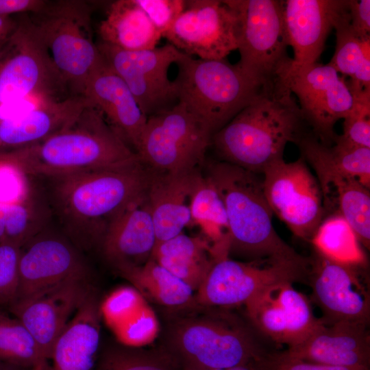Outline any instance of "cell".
I'll use <instances>...</instances> for the list:
<instances>
[{"mask_svg": "<svg viewBox=\"0 0 370 370\" xmlns=\"http://www.w3.org/2000/svg\"><path fill=\"white\" fill-rule=\"evenodd\" d=\"M348 8V0L283 1L282 20L287 46L298 64L317 62L337 19Z\"/></svg>", "mask_w": 370, "mask_h": 370, "instance_id": "obj_20", "label": "cell"}, {"mask_svg": "<svg viewBox=\"0 0 370 370\" xmlns=\"http://www.w3.org/2000/svg\"><path fill=\"white\" fill-rule=\"evenodd\" d=\"M351 28L359 38H370V1L348 0Z\"/></svg>", "mask_w": 370, "mask_h": 370, "instance_id": "obj_44", "label": "cell"}, {"mask_svg": "<svg viewBox=\"0 0 370 370\" xmlns=\"http://www.w3.org/2000/svg\"><path fill=\"white\" fill-rule=\"evenodd\" d=\"M89 277L79 249L68 238L44 230L21 248L16 300L69 279Z\"/></svg>", "mask_w": 370, "mask_h": 370, "instance_id": "obj_18", "label": "cell"}, {"mask_svg": "<svg viewBox=\"0 0 370 370\" xmlns=\"http://www.w3.org/2000/svg\"><path fill=\"white\" fill-rule=\"evenodd\" d=\"M212 134L179 102L147 117L136 153L154 172L199 169Z\"/></svg>", "mask_w": 370, "mask_h": 370, "instance_id": "obj_8", "label": "cell"}, {"mask_svg": "<svg viewBox=\"0 0 370 370\" xmlns=\"http://www.w3.org/2000/svg\"><path fill=\"white\" fill-rule=\"evenodd\" d=\"M101 308L91 289L57 338L49 370H93L100 346Z\"/></svg>", "mask_w": 370, "mask_h": 370, "instance_id": "obj_26", "label": "cell"}, {"mask_svg": "<svg viewBox=\"0 0 370 370\" xmlns=\"http://www.w3.org/2000/svg\"><path fill=\"white\" fill-rule=\"evenodd\" d=\"M349 90L352 108L343 119V132L336 138L351 146L370 148V90Z\"/></svg>", "mask_w": 370, "mask_h": 370, "instance_id": "obj_39", "label": "cell"}, {"mask_svg": "<svg viewBox=\"0 0 370 370\" xmlns=\"http://www.w3.org/2000/svg\"><path fill=\"white\" fill-rule=\"evenodd\" d=\"M196 291L214 260L212 245L202 236L183 234L157 243L151 256Z\"/></svg>", "mask_w": 370, "mask_h": 370, "instance_id": "obj_29", "label": "cell"}, {"mask_svg": "<svg viewBox=\"0 0 370 370\" xmlns=\"http://www.w3.org/2000/svg\"><path fill=\"white\" fill-rule=\"evenodd\" d=\"M277 77L298 99L304 122L323 144L332 145L334 126L349 114L353 102L347 80L329 64H298L292 58L282 64Z\"/></svg>", "mask_w": 370, "mask_h": 370, "instance_id": "obj_9", "label": "cell"}, {"mask_svg": "<svg viewBox=\"0 0 370 370\" xmlns=\"http://www.w3.org/2000/svg\"><path fill=\"white\" fill-rule=\"evenodd\" d=\"M238 21L236 66L261 86L275 81L289 58L283 28V1L225 0Z\"/></svg>", "mask_w": 370, "mask_h": 370, "instance_id": "obj_10", "label": "cell"}, {"mask_svg": "<svg viewBox=\"0 0 370 370\" xmlns=\"http://www.w3.org/2000/svg\"><path fill=\"white\" fill-rule=\"evenodd\" d=\"M325 209L335 203L361 245H370L369 188L355 178L344 177L332 182L323 195Z\"/></svg>", "mask_w": 370, "mask_h": 370, "instance_id": "obj_32", "label": "cell"}, {"mask_svg": "<svg viewBox=\"0 0 370 370\" xmlns=\"http://www.w3.org/2000/svg\"><path fill=\"white\" fill-rule=\"evenodd\" d=\"M262 187L273 212L292 233L310 240L324 219L325 209L319 183L306 160H280L264 171Z\"/></svg>", "mask_w": 370, "mask_h": 370, "instance_id": "obj_12", "label": "cell"}, {"mask_svg": "<svg viewBox=\"0 0 370 370\" xmlns=\"http://www.w3.org/2000/svg\"><path fill=\"white\" fill-rule=\"evenodd\" d=\"M31 20L71 95H83L89 77L104 62L92 41L86 2H47Z\"/></svg>", "mask_w": 370, "mask_h": 370, "instance_id": "obj_7", "label": "cell"}, {"mask_svg": "<svg viewBox=\"0 0 370 370\" xmlns=\"http://www.w3.org/2000/svg\"><path fill=\"white\" fill-rule=\"evenodd\" d=\"M10 41V40H9ZM8 44H9V42H8V44L3 47V48L0 49V60L3 57V56L5 55V53H6L7 51V49H8Z\"/></svg>", "mask_w": 370, "mask_h": 370, "instance_id": "obj_51", "label": "cell"}, {"mask_svg": "<svg viewBox=\"0 0 370 370\" xmlns=\"http://www.w3.org/2000/svg\"><path fill=\"white\" fill-rule=\"evenodd\" d=\"M298 103L277 77L257 95L211 139L222 161L256 174L284 159L288 143L302 132Z\"/></svg>", "mask_w": 370, "mask_h": 370, "instance_id": "obj_2", "label": "cell"}, {"mask_svg": "<svg viewBox=\"0 0 370 370\" xmlns=\"http://www.w3.org/2000/svg\"><path fill=\"white\" fill-rule=\"evenodd\" d=\"M162 37L170 29L186 5L184 0H135Z\"/></svg>", "mask_w": 370, "mask_h": 370, "instance_id": "obj_42", "label": "cell"}, {"mask_svg": "<svg viewBox=\"0 0 370 370\" xmlns=\"http://www.w3.org/2000/svg\"><path fill=\"white\" fill-rule=\"evenodd\" d=\"M190 214L191 225L208 223L228 230L223 199L210 179L202 173L193 194Z\"/></svg>", "mask_w": 370, "mask_h": 370, "instance_id": "obj_38", "label": "cell"}, {"mask_svg": "<svg viewBox=\"0 0 370 370\" xmlns=\"http://www.w3.org/2000/svg\"><path fill=\"white\" fill-rule=\"evenodd\" d=\"M224 308L198 304L179 310L167 328L165 348L183 370L224 369L255 363L268 352L252 330Z\"/></svg>", "mask_w": 370, "mask_h": 370, "instance_id": "obj_5", "label": "cell"}, {"mask_svg": "<svg viewBox=\"0 0 370 370\" xmlns=\"http://www.w3.org/2000/svg\"><path fill=\"white\" fill-rule=\"evenodd\" d=\"M310 262H240L225 256L216 258L196 291L195 301L228 308L245 305L267 287L283 281L295 282L309 272Z\"/></svg>", "mask_w": 370, "mask_h": 370, "instance_id": "obj_13", "label": "cell"}, {"mask_svg": "<svg viewBox=\"0 0 370 370\" xmlns=\"http://www.w3.org/2000/svg\"><path fill=\"white\" fill-rule=\"evenodd\" d=\"M5 242L3 206L0 204V243Z\"/></svg>", "mask_w": 370, "mask_h": 370, "instance_id": "obj_48", "label": "cell"}, {"mask_svg": "<svg viewBox=\"0 0 370 370\" xmlns=\"http://www.w3.org/2000/svg\"><path fill=\"white\" fill-rule=\"evenodd\" d=\"M21 247L0 243V306H10L17 298Z\"/></svg>", "mask_w": 370, "mask_h": 370, "instance_id": "obj_40", "label": "cell"}, {"mask_svg": "<svg viewBox=\"0 0 370 370\" xmlns=\"http://www.w3.org/2000/svg\"><path fill=\"white\" fill-rule=\"evenodd\" d=\"M93 370H183L178 360L164 347L143 349L116 345L98 357Z\"/></svg>", "mask_w": 370, "mask_h": 370, "instance_id": "obj_35", "label": "cell"}, {"mask_svg": "<svg viewBox=\"0 0 370 370\" xmlns=\"http://www.w3.org/2000/svg\"><path fill=\"white\" fill-rule=\"evenodd\" d=\"M99 34L101 42L127 51L153 49L162 38L135 0L112 2L99 25Z\"/></svg>", "mask_w": 370, "mask_h": 370, "instance_id": "obj_28", "label": "cell"}, {"mask_svg": "<svg viewBox=\"0 0 370 370\" xmlns=\"http://www.w3.org/2000/svg\"><path fill=\"white\" fill-rule=\"evenodd\" d=\"M43 358L37 342L21 321L0 310V360L30 369Z\"/></svg>", "mask_w": 370, "mask_h": 370, "instance_id": "obj_37", "label": "cell"}, {"mask_svg": "<svg viewBox=\"0 0 370 370\" xmlns=\"http://www.w3.org/2000/svg\"><path fill=\"white\" fill-rule=\"evenodd\" d=\"M206 175L225 206L230 255L252 262L306 260L286 243L272 224L273 212L258 174L225 161L206 164Z\"/></svg>", "mask_w": 370, "mask_h": 370, "instance_id": "obj_4", "label": "cell"}, {"mask_svg": "<svg viewBox=\"0 0 370 370\" xmlns=\"http://www.w3.org/2000/svg\"><path fill=\"white\" fill-rule=\"evenodd\" d=\"M6 153L25 175L45 178L121 169L141 162L92 105L84 108L66 130L39 143Z\"/></svg>", "mask_w": 370, "mask_h": 370, "instance_id": "obj_3", "label": "cell"}, {"mask_svg": "<svg viewBox=\"0 0 370 370\" xmlns=\"http://www.w3.org/2000/svg\"><path fill=\"white\" fill-rule=\"evenodd\" d=\"M168 43L202 60H223L238 49V21L223 1H186L185 8L163 35Z\"/></svg>", "mask_w": 370, "mask_h": 370, "instance_id": "obj_15", "label": "cell"}, {"mask_svg": "<svg viewBox=\"0 0 370 370\" xmlns=\"http://www.w3.org/2000/svg\"><path fill=\"white\" fill-rule=\"evenodd\" d=\"M17 25L18 20L10 16H0V49L8 44Z\"/></svg>", "mask_w": 370, "mask_h": 370, "instance_id": "obj_46", "label": "cell"}, {"mask_svg": "<svg viewBox=\"0 0 370 370\" xmlns=\"http://www.w3.org/2000/svg\"><path fill=\"white\" fill-rule=\"evenodd\" d=\"M102 312L112 323H120L119 335L125 345H146L158 333L154 312L134 288H122L112 293L103 304Z\"/></svg>", "mask_w": 370, "mask_h": 370, "instance_id": "obj_30", "label": "cell"}, {"mask_svg": "<svg viewBox=\"0 0 370 370\" xmlns=\"http://www.w3.org/2000/svg\"><path fill=\"white\" fill-rule=\"evenodd\" d=\"M47 2L43 0H0V16L38 13L45 8Z\"/></svg>", "mask_w": 370, "mask_h": 370, "instance_id": "obj_45", "label": "cell"}, {"mask_svg": "<svg viewBox=\"0 0 370 370\" xmlns=\"http://www.w3.org/2000/svg\"><path fill=\"white\" fill-rule=\"evenodd\" d=\"M147 300L174 310L195 304L194 291L150 258L141 265L115 269Z\"/></svg>", "mask_w": 370, "mask_h": 370, "instance_id": "obj_31", "label": "cell"}, {"mask_svg": "<svg viewBox=\"0 0 370 370\" xmlns=\"http://www.w3.org/2000/svg\"><path fill=\"white\" fill-rule=\"evenodd\" d=\"M293 284H273L244 305L251 325L258 332L288 348L304 342L323 323L314 315L308 298Z\"/></svg>", "mask_w": 370, "mask_h": 370, "instance_id": "obj_16", "label": "cell"}, {"mask_svg": "<svg viewBox=\"0 0 370 370\" xmlns=\"http://www.w3.org/2000/svg\"><path fill=\"white\" fill-rule=\"evenodd\" d=\"M295 144L301 156L314 171L322 193L336 179L349 177L370 186V148L349 145L337 139L322 143L313 134L303 132Z\"/></svg>", "mask_w": 370, "mask_h": 370, "instance_id": "obj_27", "label": "cell"}, {"mask_svg": "<svg viewBox=\"0 0 370 370\" xmlns=\"http://www.w3.org/2000/svg\"><path fill=\"white\" fill-rule=\"evenodd\" d=\"M21 369L0 360V370H21Z\"/></svg>", "mask_w": 370, "mask_h": 370, "instance_id": "obj_50", "label": "cell"}, {"mask_svg": "<svg viewBox=\"0 0 370 370\" xmlns=\"http://www.w3.org/2000/svg\"><path fill=\"white\" fill-rule=\"evenodd\" d=\"M84 95L50 99L26 113L0 119V153L39 143L70 127L87 106Z\"/></svg>", "mask_w": 370, "mask_h": 370, "instance_id": "obj_23", "label": "cell"}, {"mask_svg": "<svg viewBox=\"0 0 370 370\" xmlns=\"http://www.w3.org/2000/svg\"><path fill=\"white\" fill-rule=\"evenodd\" d=\"M27 176L5 151L0 153V204L18 202L29 194Z\"/></svg>", "mask_w": 370, "mask_h": 370, "instance_id": "obj_41", "label": "cell"}, {"mask_svg": "<svg viewBox=\"0 0 370 370\" xmlns=\"http://www.w3.org/2000/svg\"><path fill=\"white\" fill-rule=\"evenodd\" d=\"M97 45L106 65L126 84L147 117L177 102L169 70L183 53L175 47L166 43L151 49L127 51L101 41Z\"/></svg>", "mask_w": 370, "mask_h": 370, "instance_id": "obj_14", "label": "cell"}, {"mask_svg": "<svg viewBox=\"0 0 370 370\" xmlns=\"http://www.w3.org/2000/svg\"><path fill=\"white\" fill-rule=\"evenodd\" d=\"M309 269L314 302L325 324L338 322L368 325L369 295L357 268L332 261L315 252Z\"/></svg>", "mask_w": 370, "mask_h": 370, "instance_id": "obj_19", "label": "cell"}, {"mask_svg": "<svg viewBox=\"0 0 370 370\" xmlns=\"http://www.w3.org/2000/svg\"><path fill=\"white\" fill-rule=\"evenodd\" d=\"M336 46L328 63L342 76L349 77V88L370 90V57L362 51L360 39L353 32L347 10L337 19Z\"/></svg>", "mask_w": 370, "mask_h": 370, "instance_id": "obj_34", "label": "cell"}, {"mask_svg": "<svg viewBox=\"0 0 370 370\" xmlns=\"http://www.w3.org/2000/svg\"><path fill=\"white\" fill-rule=\"evenodd\" d=\"M88 279L67 280L8 306L32 334L47 360L57 338L92 289Z\"/></svg>", "mask_w": 370, "mask_h": 370, "instance_id": "obj_17", "label": "cell"}, {"mask_svg": "<svg viewBox=\"0 0 370 370\" xmlns=\"http://www.w3.org/2000/svg\"><path fill=\"white\" fill-rule=\"evenodd\" d=\"M66 86L27 16L0 60V106L31 97L60 99Z\"/></svg>", "mask_w": 370, "mask_h": 370, "instance_id": "obj_11", "label": "cell"}, {"mask_svg": "<svg viewBox=\"0 0 370 370\" xmlns=\"http://www.w3.org/2000/svg\"><path fill=\"white\" fill-rule=\"evenodd\" d=\"M201 173L200 169L177 173L152 171L147 195L156 244L180 234L184 227L191 225V201Z\"/></svg>", "mask_w": 370, "mask_h": 370, "instance_id": "obj_25", "label": "cell"}, {"mask_svg": "<svg viewBox=\"0 0 370 370\" xmlns=\"http://www.w3.org/2000/svg\"><path fill=\"white\" fill-rule=\"evenodd\" d=\"M29 370H49V360L43 358L37 364L34 365Z\"/></svg>", "mask_w": 370, "mask_h": 370, "instance_id": "obj_49", "label": "cell"}, {"mask_svg": "<svg viewBox=\"0 0 370 370\" xmlns=\"http://www.w3.org/2000/svg\"><path fill=\"white\" fill-rule=\"evenodd\" d=\"M283 353L292 358L328 365L369 368L367 325L323 322L304 342Z\"/></svg>", "mask_w": 370, "mask_h": 370, "instance_id": "obj_22", "label": "cell"}, {"mask_svg": "<svg viewBox=\"0 0 370 370\" xmlns=\"http://www.w3.org/2000/svg\"><path fill=\"white\" fill-rule=\"evenodd\" d=\"M310 241L316 252L332 261L356 267L367 262L361 244L338 213L324 219Z\"/></svg>", "mask_w": 370, "mask_h": 370, "instance_id": "obj_33", "label": "cell"}, {"mask_svg": "<svg viewBox=\"0 0 370 370\" xmlns=\"http://www.w3.org/2000/svg\"><path fill=\"white\" fill-rule=\"evenodd\" d=\"M259 370H369V368L328 365L290 357L283 352L267 353L256 362Z\"/></svg>", "mask_w": 370, "mask_h": 370, "instance_id": "obj_43", "label": "cell"}, {"mask_svg": "<svg viewBox=\"0 0 370 370\" xmlns=\"http://www.w3.org/2000/svg\"><path fill=\"white\" fill-rule=\"evenodd\" d=\"M156 243L146 192L131 201L112 219L99 249L116 269L143 264L151 258Z\"/></svg>", "mask_w": 370, "mask_h": 370, "instance_id": "obj_21", "label": "cell"}, {"mask_svg": "<svg viewBox=\"0 0 370 370\" xmlns=\"http://www.w3.org/2000/svg\"><path fill=\"white\" fill-rule=\"evenodd\" d=\"M152 171L142 162L47 177L52 206L78 249L100 248L112 219L147 190Z\"/></svg>", "mask_w": 370, "mask_h": 370, "instance_id": "obj_1", "label": "cell"}, {"mask_svg": "<svg viewBox=\"0 0 370 370\" xmlns=\"http://www.w3.org/2000/svg\"><path fill=\"white\" fill-rule=\"evenodd\" d=\"M83 95L136 153L147 116L126 84L105 62L88 79Z\"/></svg>", "mask_w": 370, "mask_h": 370, "instance_id": "obj_24", "label": "cell"}, {"mask_svg": "<svg viewBox=\"0 0 370 370\" xmlns=\"http://www.w3.org/2000/svg\"><path fill=\"white\" fill-rule=\"evenodd\" d=\"M196 370H259V369L256 365V362H255V363H251V364L245 365L230 367V368L196 369Z\"/></svg>", "mask_w": 370, "mask_h": 370, "instance_id": "obj_47", "label": "cell"}, {"mask_svg": "<svg viewBox=\"0 0 370 370\" xmlns=\"http://www.w3.org/2000/svg\"><path fill=\"white\" fill-rule=\"evenodd\" d=\"M173 80L177 102L212 136L257 95L262 86L236 64L223 60H202L183 53Z\"/></svg>", "mask_w": 370, "mask_h": 370, "instance_id": "obj_6", "label": "cell"}, {"mask_svg": "<svg viewBox=\"0 0 370 370\" xmlns=\"http://www.w3.org/2000/svg\"><path fill=\"white\" fill-rule=\"evenodd\" d=\"M3 206L5 242L22 248L45 230L48 210L32 190L23 199Z\"/></svg>", "mask_w": 370, "mask_h": 370, "instance_id": "obj_36", "label": "cell"}]
</instances>
